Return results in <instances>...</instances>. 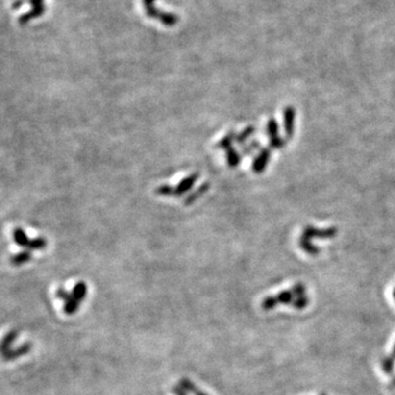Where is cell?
Instances as JSON below:
<instances>
[{
  "label": "cell",
  "mask_w": 395,
  "mask_h": 395,
  "mask_svg": "<svg viewBox=\"0 0 395 395\" xmlns=\"http://www.w3.org/2000/svg\"><path fill=\"white\" fill-rule=\"evenodd\" d=\"M143 4L148 16L153 18V19H157L162 22V24L168 26H173L178 24L179 17L177 15L158 11L157 9H155L154 7V0H143Z\"/></svg>",
  "instance_id": "1"
},
{
  "label": "cell",
  "mask_w": 395,
  "mask_h": 395,
  "mask_svg": "<svg viewBox=\"0 0 395 395\" xmlns=\"http://www.w3.org/2000/svg\"><path fill=\"white\" fill-rule=\"evenodd\" d=\"M337 234L336 227H330L327 229H318L313 226H306L304 231L302 233V237L306 238V240H312V238H333Z\"/></svg>",
  "instance_id": "2"
},
{
  "label": "cell",
  "mask_w": 395,
  "mask_h": 395,
  "mask_svg": "<svg viewBox=\"0 0 395 395\" xmlns=\"http://www.w3.org/2000/svg\"><path fill=\"white\" fill-rule=\"evenodd\" d=\"M270 156H272V148H270L269 146L268 148H261L260 153L256 156V158L254 160H252L251 165L252 172L256 173H261L263 172H265V169L269 163Z\"/></svg>",
  "instance_id": "3"
},
{
  "label": "cell",
  "mask_w": 395,
  "mask_h": 395,
  "mask_svg": "<svg viewBox=\"0 0 395 395\" xmlns=\"http://www.w3.org/2000/svg\"><path fill=\"white\" fill-rule=\"evenodd\" d=\"M198 179H199V173H191L185 179H182V180L178 183V186L174 188V196L181 197L183 195H186L187 192L191 190V188L195 186V183L197 182Z\"/></svg>",
  "instance_id": "4"
},
{
  "label": "cell",
  "mask_w": 395,
  "mask_h": 395,
  "mask_svg": "<svg viewBox=\"0 0 395 395\" xmlns=\"http://www.w3.org/2000/svg\"><path fill=\"white\" fill-rule=\"evenodd\" d=\"M295 119H296V110L293 107H287L283 111V122H284V130H286V135L288 139H291L295 132Z\"/></svg>",
  "instance_id": "5"
},
{
  "label": "cell",
  "mask_w": 395,
  "mask_h": 395,
  "mask_svg": "<svg viewBox=\"0 0 395 395\" xmlns=\"http://www.w3.org/2000/svg\"><path fill=\"white\" fill-rule=\"evenodd\" d=\"M32 345L30 343H26L24 344V345L15 348V349H10V350H8L7 352L2 353V359L4 361H11V360H15L17 358H20L22 356L26 355V353H29V351L31 350Z\"/></svg>",
  "instance_id": "6"
},
{
  "label": "cell",
  "mask_w": 395,
  "mask_h": 395,
  "mask_svg": "<svg viewBox=\"0 0 395 395\" xmlns=\"http://www.w3.org/2000/svg\"><path fill=\"white\" fill-rule=\"evenodd\" d=\"M45 12V6H39V7H32L30 11H27L26 13H24V15L20 16L19 18V24L20 25H26L29 24V22L32 19H35V18H39L40 16H42L43 13Z\"/></svg>",
  "instance_id": "7"
},
{
  "label": "cell",
  "mask_w": 395,
  "mask_h": 395,
  "mask_svg": "<svg viewBox=\"0 0 395 395\" xmlns=\"http://www.w3.org/2000/svg\"><path fill=\"white\" fill-rule=\"evenodd\" d=\"M18 335H19V332L16 329H12L1 339V342H0V353H1V355L4 352H7L8 350H10L12 344L17 339Z\"/></svg>",
  "instance_id": "8"
},
{
  "label": "cell",
  "mask_w": 395,
  "mask_h": 395,
  "mask_svg": "<svg viewBox=\"0 0 395 395\" xmlns=\"http://www.w3.org/2000/svg\"><path fill=\"white\" fill-rule=\"evenodd\" d=\"M210 187H211V185H210L209 182L202 183V185H201L199 188H198V189H197L196 191H194V192H192V194H190L189 196H188V197L186 198L185 205H191V204H194L198 199H200V198H201L202 196H203V195L205 194V192L210 189Z\"/></svg>",
  "instance_id": "9"
},
{
  "label": "cell",
  "mask_w": 395,
  "mask_h": 395,
  "mask_svg": "<svg viewBox=\"0 0 395 395\" xmlns=\"http://www.w3.org/2000/svg\"><path fill=\"white\" fill-rule=\"evenodd\" d=\"M225 151H226V162H227L228 166L231 168L237 167L238 165L241 164V160H242L241 154L238 153V151L234 148L233 146L231 148H228Z\"/></svg>",
  "instance_id": "10"
},
{
  "label": "cell",
  "mask_w": 395,
  "mask_h": 395,
  "mask_svg": "<svg viewBox=\"0 0 395 395\" xmlns=\"http://www.w3.org/2000/svg\"><path fill=\"white\" fill-rule=\"evenodd\" d=\"M31 258H32L31 251L24 250L21 252H18V254H16V255H13L10 258V261L13 266H21V265L27 263V261H30Z\"/></svg>",
  "instance_id": "11"
},
{
  "label": "cell",
  "mask_w": 395,
  "mask_h": 395,
  "mask_svg": "<svg viewBox=\"0 0 395 395\" xmlns=\"http://www.w3.org/2000/svg\"><path fill=\"white\" fill-rule=\"evenodd\" d=\"M235 139H236V133L234 131H231V132H228L227 134L225 135L224 137H222L221 140H220V142H219L217 146L219 148L226 150V149L232 148L233 143L235 142Z\"/></svg>",
  "instance_id": "12"
},
{
  "label": "cell",
  "mask_w": 395,
  "mask_h": 395,
  "mask_svg": "<svg viewBox=\"0 0 395 395\" xmlns=\"http://www.w3.org/2000/svg\"><path fill=\"white\" fill-rule=\"evenodd\" d=\"M13 240H15L18 245L25 248H27V246L30 244V240L27 238L26 234L24 232V229L20 227L16 228L15 232H13Z\"/></svg>",
  "instance_id": "13"
},
{
  "label": "cell",
  "mask_w": 395,
  "mask_h": 395,
  "mask_svg": "<svg viewBox=\"0 0 395 395\" xmlns=\"http://www.w3.org/2000/svg\"><path fill=\"white\" fill-rule=\"evenodd\" d=\"M86 295H87V286H86V283L82 282V281L78 282V283L76 284V286L74 287V289H73V292H72L73 297H74L76 301H78V302L80 303V302L85 298Z\"/></svg>",
  "instance_id": "14"
},
{
  "label": "cell",
  "mask_w": 395,
  "mask_h": 395,
  "mask_svg": "<svg viewBox=\"0 0 395 395\" xmlns=\"http://www.w3.org/2000/svg\"><path fill=\"white\" fill-rule=\"evenodd\" d=\"M298 245H300L301 249H303L305 252H307V254H310L312 256L318 255L320 252L319 248L312 244V242L310 240H306V238L302 237V236L300 238V241H298Z\"/></svg>",
  "instance_id": "15"
},
{
  "label": "cell",
  "mask_w": 395,
  "mask_h": 395,
  "mask_svg": "<svg viewBox=\"0 0 395 395\" xmlns=\"http://www.w3.org/2000/svg\"><path fill=\"white\" fill-rule=\"evenodd\" d=\"M255 131H256V128L252 126V125H249V126H247L246 128H244V130H243L242 132H240L238 133V134H236V139H235V142L237 144H240V145H243V144H245L246 143V141L249 139V137L254 134L255 133Z\"/></svg>",
  "instance_id": "16"
},
{
  "label": "cell",
  "mask_w": 395,
  "mask_h": 395,
  "mask_svg": "<svg viewBox=\"0 0 395 395\" xmlns=\"http://www.w3.org/2000/svg\"><path fill=\"white\" fill-rule=\"evenodd\" d=\"M275 297H277L278 304H284V305L292 304L293 301L296 300V296H295V295H293V292L291 290H286V291L280 292L279 295L275 296Z\"/></svg>",
  "instance_id": "17"
},
{
  "label": "cell",
  "mask_w": 395,
  "mask_h": 395,
  "mask_svg": "<svg viewBox=\"0 0 395 395\" xmlns=\"http://www.w3.org/2000/svg\"><path fill=\"white\" fill-rule=\"evenodd\" d=\"M279 124L278 121L274 118H272L267 123V135L269 139H274V137L279 136Z\"/></svg>",
  "instance_id": "18"
},
{
  "label": "cell",
  "mask_w": 395,
  "mask_h": 395,
  "mask_svg": "<svg viewBox=\"0 0 395 395\" xmlns=\"http://www.w3.org/2000/svg\"><path fill=\"white\" fill-rule=\"evenodd\" d=\"M47 245H48V242L44 237H38V238H34V240L30 241V244H29V246H27V248L32 250H40V249H44V248L47 247Z\"/></svg>",
  "instance_id": "19"
},
{
  "label": "cell",
  "mask_w": 395,
  "mask_h": 395,
  "mask_svg": "<svg viewBox=\"0 0 395 395\" xmlns=\"http://www.w3.org/2000/svg\"><path fill=\"white\" fill-rule=\"evenodd\" d=\"M79 304H80L79 302L76 301L74 297H72L70 301L65 302V305H64V312H65V313L68 315L74 314L78 311V309H79Z\"/></svg>",
  "instance_id": "20"
},
{
  "label": "cell",
  "mask_w": 395,
  "mask_h": 395,
  "mask_svg": "<svg viewBox=\"0 0 395 395\" xmlns=\"http://www.w3.org/2000/svg\"><path fill=\"white\" fill-rule=\"evenodd\" d=\"M394 365H395V358L393 356L391 357H384L381 362V366H382V369L385 373H392L394 370Z\"/></svg>",
  "instance_id": "21"
},
{
  "label": "cell",
  "mask_w": 395,
  "mask_h": 395,
  "mask_svg": "<svg viewBox=\"0 0 395 395\" xmlns=\"http://www.w3.org/2000/svg\"><path fill=\"white\" fill-rule=\"evenodd\" d=\"M309 303H310L309 296H303L296 297V300L292 303V306L295 307L296 310H304L305 307L309 305Z\"/></svg>",
  "instance_id": "22"
},
{
  "label": "cell",
  "mask_w": 395,
  "mask_h": 395,
  "mask_svg": "<svg viewBox=\"0 0 395 395\" xmlns=\"http://www.w3.org/2000/svg\"><path fill=\"white\" fill-rule=\"evenodd\" d=\"M277 305H278V301H277V297H275V296L265 297L264 301L261 302V307H263L264 311L272 310Z\"/></svg>",
  "instance_id": "23"
},
{
  "label": "cell",
  "mask_w": 395,
  "mask_h": 395,
  "mask_svg": "<svg viewBox=\"0 0 395 395\" xmlns=\"http://www.w3.org/2000/svg\"><path fill=\"white\" fill-rule=\"evenodd\" d=\"M156 195L163 196V197H171L174 196V188L171 185H162L158 188H156Z\"/></svg>",
  "instance_id": "24"
},
{
  "label": "cell",
  "mask_w": 395,
  "mask_h": 395,
  "mask_svg": "<svg viewBox=\"0 0 395 395\" xmlns=\"http://www.w3.org/2000/svg\"><path fill=\"white\" fill-rule=\"evenodd\" d=\"M179 385L185 390L187 393H195L197 387L195 385V383H192L189 379H186L183 378L180 380V382H179Z\"/></svg>",
  "instance_id": "25"
},
{
  "label": "cell",
  "mask_w": 395,
  "mask_h": 395,
  "mask_svg": "<svg viewBox=\"0 0 395 395\" xmlns=\"http://www.w3.org/2000/svg\"><path fill=\"white\" fill-rule=\"evenodd\" d=\"M258 148H260L259 142L258 141H252L251 143L247 144L246 146H244V148H243V154H244V155H250Z\"/></svg>",
  "instance_id": "26"
},
{
  "label": "cell",
  "mask_w": 395,
  "mask_h": 395,
  "mask_svg": "<svg viewBox=\"0 0 395 395\" xmlns=\"http://www.w3.org/2000/svg\"><path fill=\"white\" fill-rule=\"evenodd\" d=\"M284 145H286V141H284V139H282V137H280V136L274 137V139H272L269 141L270 148L279 149V148H282Z\"/></svg>",
  "instance_id": "27"
},
{
  "label": "cell",
  "mask_w": 395,
  "mask_h": 395,
  "mask_svg": "<svg viewBox=\"0 0 395 395\" xmlns=\"http://www.w3.org/2000/svg\"><path fill=\"white\" fill-rule=\"evenodd\" d=\"M291 291L293 292V295H295V296L296 297H298V296H306V288H305V286L303 283H296V284H295V286L292 287V289H291Z\"/></svg>",
  "instance_id": "28"
},
{
  "label": "cell",
  "mask_w": 395,
  "mask_h": 395,
  "mask_svg": "<svg viewBox=\"0 0 395 395\" xmlns=\"http://www.w3.org/2000/svg\"><path fill=\"white\" fill-rule=\"evenodd\" d=\"M56 296H57L58 298H61V300L65 301V302L70 301L71 298L73 297V296L71 295V293H68L66 290H64V289H62V288L58 289L57 292H56Z\"/></svg>",
  "instance_id": "29"
},
{
  "label": "cell",
  "mask_w": 395,
  "mask_h": 395,
  "mask_svg": "<svg viewBox=\"0 0 395 395\" xmlns=\"http://www.w3.org/2000/svg\"><path fill=\"white\" fill-rule=\"evenodd\" d=\"M173 392L174 395H188V393L179 384L174 385L173 389Z\"/></svg>",
  "instance_id": "30"
},
{
  "label": "cell",
  "mask_w": 395,
  "mask_h": 395,
  "mask_svg": "<svg viewBox=\"0 0 395 395\" xmlns=\"http://www.w3.org/2000/svg\"><path fill=\"white\" fill-rule=\"evenodd\" d=\"M25 2H26V0H15L12 3V9L13 10H17V9H19L24 6Z\"/></svg>",
  "instance_id": "31"
},
{
  "label": "cell",
  "mask_w": 395,
  "mask_h": 395,
  "mask_svg": "<svg viewBox=\"0 0 395 395\" xmlns=\"http://www.w3.org/2000/svg\"><path fill=\"white\" fill-rule=\"evenodd\" d=\"M43 1L44 0H29V3L32 7H39L43 6Z\"/></svg>",
  "instance_id": "32"
},
{
  "label": "cell",
  "mask_w": 395,
  "mask_h": 395,
  "mask_svg": "<svg viewBox=\"0 0 395 395\" xmlns=\"http://www.w3.org/2000/svg\"><path fill=\"white\" fill-rule=\"evenodd\" d=\"M194 395H208V394H206V393L203 392V391H200V390L197 389L196 392L194 393Z\"/></svg>",
  "instance_id": "33"
},
{
  "label": "cell",
  "mask_w": 395,
  "mask_h": 395,
  "mask_svg": "<svg viewBox=\"0 0 395 395\" xmlns=\"http://www.w3.org/2000/svg\"><path fill=\"white\" fill-rule=\"evenodd\" d=\"M392 356L395 358V346H394V349H393V355Z\"/></svg>",
  "instance_id": "34"
},
{
  "label": "cell",
  "mask_w": 395,
  "mask_h": 395,
  "mask_svg": "<svg viewBox=\"0 0 395 395\" xmlns=\"http://www.w3.org/2000/svg\"><path fill=\"white\" fill-rule=\"evenodd\" d=\"M393 297H394V300H395V288H394V290H393Z\"/></svg>",
  "instance_id": "35"
},
{
  "label": "cell",
  "mask_w": 395,
  "mask_h": 395,
  "mask_svg": "<svg viewBox=\"0 0 395 395\" xmlns=\"http://www.w3.org/2000/svg\"><path fill=\"white\" fill-rule=\"evenodd\" d=\"M392 385H393V387H395V379L393 380V382H392Z\"/></svg>",
  "instance_id": "36"
},
{
  "label": "cell",
  "mask_w": 395,
  "mask_h": 395,
  "mask_svg": "<svg viewBox=\"0 0 395 395\" xmlns=\"http://www.w3.org/2000/svg\"><path fill=\"white\" fill-rule=\"evenodd\" d=\"M321 395H326V394H324V393H321Z\"/></svg>",
  "instance_id": "37"
}]
</instances>
